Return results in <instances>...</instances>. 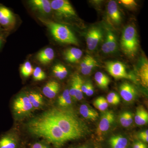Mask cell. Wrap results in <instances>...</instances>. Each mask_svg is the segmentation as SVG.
Instances as JSON below:
<instances>
[{
	"mask_svg": "<svg viewBox=\"0 0 148 148\" xmlns=\"http://www.w3.org/2000/svg\"><path fill=\"white\" fill-rule=\"evenodd\" d=\"M107 71L116 79H132V76L127 73L124 64L119 61H111L106 63Z\"/></svg>",
	"mask_w": 148,
	"mask_h": 148,
	"instance_id": "cell-7",
	"label": "cell"
},
{
	"mask_svg": "<svg viewBox=\"0 0 148 148\" xmlns=\"http://www.w3.org/2000/svg\"><path fill=\"white\" fill-rule=\"evenodd\" d=\"M34 70L32 64L28 61L25 62L21 67V73L25 77H29L32 75Z\"/></svg>",
	"mask_w": 148,
	"mask_h": 148,
	"instance_id": "cell-30",
	"label": "cell"
},
{
	"mask_svg": "<svg viewBox=\"0 0 148 148\" xmlns=\"http://www.w3.org/2000/svg\"><path fill=\"white\" fill-rule=\"evenodd\" d=\"M58 105L61 107H66L70 106L72 103V97L69 92V90L66 89L58 98Z\"/></svg>",
	"mask_w": 148,
	"mask_h": 148,
	"instance_id": "cell-26",
	"label": "cell"
},
{
	"mask_svg": "<svg viewBox=\"0 0 148 148\" xmlns=\"http://www.w3.org/2000/svg\"><path fill=\"white\" fill-rule=\"evenodd\" d=\"M119 121L123 127H128L131 125L133 122L132 114L127 112L123 113L120 116Z\"/></svg>",
	"mask_w": 148,
	"mask_h": 148,
	"instance_id": "cell-29",
	"label": "cell"
},
{
	"mask_svg": "<svg viewBox=\"0 0 148 148\" xmlns=\"http://www.w3.org/2000/svg\"><path fill=\"white\" fill-rule=\"evenodd\" d=\"M93 105L96 109L101 112L106 110L109 106L108 103L106 98L103 96H100L96 98L93 102Z\"/></svg>",
	"mask_w": 148,
	"mask_h": 148,
	"instance_id": "cell-28",
	"label": "cell"
},
{
	"mask_svg": "<svg viewBox=\"0 0 148 148\" xmlns=\"http://www.w3.org/2000/svg\"><path fill=\"white\" fill-rule=\"evenodd\" d=\"M138 34L133 26L129 25L125 27L123 32L121 45L125 53L130 56H133L138 49Z\"/></svg>",
	"mask_w": 148,
	"mask_h": 148,
	"instance_id": "cell-4",
	"label": "cell"
},
{
	"mask_svg": "<svg viewBox=\"0 0 148 148\" xmlns=\"http://www.w3.org/2000/svg\"><path fill=\"white\" fill-rule=\"evenodd\" d=\"M83 54L81 49L75 47L68 49L64 52V57L65 60L70 63H74L79 61Z\"/></svg>",
	"mask_w": 148,
	"mask_h": 148,
	"instance_id": "cell-18",
	"label": "cell"
},
{
	"mask_svg": "<svg viewBox=\"0 0 148 148\" xmlns=\"http://www.w3.org/2000/svg\"><path fill=\"white\" fill-rule=\"evenodd\" d=\"M38 18L48 28L56 41L63 43L78 45L77 39L69 27L48 19L40 17Z\"/></svg>",
	"mask_w": 148,
	"mask_h": 148,
	"instance_id": "cell-3",
	"label": "cell"
},
{
	"mask_svg": "<svg viewBox=\"0 0 148 148\" xmlns=\"http://www.w3.org/2000/svg\"><path fill=\"white\" fill-rule=\"evenodd\" d=\"M135 123L138 125H145L147 123L148 112L144 107L140 106L137 108L135 116Z\"/></svg>",
	"mask_w": 148,
	"mask_h": 148,
	"instance_id": "cell-21",
	"label": "cell"
},
{
	"mask_svg": "<svg viewBox=\"0 0 148 148\" xmlns=\"http://www.w3.org/2000/svg\"><path fill=\"white\" fill-rule=\"evenodd\" d=\"M114 120V114L112 111H108L103 114L97 129L98 135H101L107 132L113 123Z\"/></svg>",
	"mask_w": 148,
	"mask_h": 148,
	"instance_id": "cell-12",
	"label": "cell"
},
{
	"mask_svg": "<svg viewBox=\"0 0 148 148\" xmlns=\"http://www.w3.org/2000/svg\"><path fill=\"white\" fill-rule=\"evenodd\" d=\"M123 5L129 8H133L137 6V3L134 0H121L119 1Z\"/></svg>",
	"mask_w": 148,
	"mask_h": 148,
	"instance_id": "cell-34",
	"label": "cell"
},
{
	"mask_svg": "<svg viewBox=\"0 0 148 148\" xmlns=\"http://www.w3.org/2000/svg\"><path fill=\"white\" fill-rule=\"evenodd\" d=\"M83 81L81 77L76 74L72 77L71 89L69 92L72 98L80 101L83 98L82 88L83 84Z\"/></svg>",
	"mask_w": 148,
	"mask_h": 148,
	"instance_id": "cell-11",
	"label": "cell"
},
{
	"mask_svg": "<svg viewBox=\"0 0 148 148\" xmlns=\"http://www.w3.org/2000/svg\"><path fill=\"white\" fill-rule=\"evenodd\" d=\"M89 83H90V82H88L86 83H84L83 84L82 88V90L83 93H84L85 94L86 92L87 91L88 86H89Z\"/></svg>",
	"mask_w": 148,
	"mask_h": 148,
	"instance_id": "cell-40",
	"label": "cell"
},
{
	"mask_svg": "<svg viewBox=\"0 0 148 148\" xmlns=\"http://www.w3.org/2000/svg\"><path fill=\"white\" fill-rule=\"evenodd\" d=\"M53 72L55 76L60 79L65 78L68 74V70L63 65L58 64L53 67Z\"/></svg>",
	"mask_w": 148,
	"mask_h": 148,
	"instance_id": "cell-27",
	"label": "cell"
},
{
	"mask_svg": "<svg viewBox=\"0 0 148 148\" xmlns=\"http://www.w3.org/2000/svg\"><path fill=\"white\" fill-rule=\"evenodd\" d=\"M16 18L13 12L4 6L0 5V24L5 29H10L14 27Z\"/></svg>",
	"mask_w": 148,
	"mask_h": 148,
	"instance_id": "cell-9",
	"label": "cell"
},
{
	"mask_svg": "<svg viewBox=\"0 0 148 148\" xmlns=\"http://www.w3.org/2000/svg\"><path fill=\"white\" fill-rule=\"evenodd\" d=\"M117 49L116 37L112 31L107 30L106 39L101 47L102 51L105 53H114Z\"/></svg>",
	"mask_w": 148,
	"mask_h": 148,
	"instance_id": "cell-10",
	"label": "cell"
},
{
	"mask_svg": "<svg viewBox=\"0 0 148 148\" xmlns=\"http://www.w3.org/2000/svg\"><path fill=\"white\" fill-rule=\"evenodd\" d=\"M60 88L59 84L55 81L49 82L44 86L42 92L46 97L49 98H54L58 93Z\"/></svg>",
	"mask_w": 148,
	"mask_h": 148,
	"instance_id": "cell-17",
	"label": "cell"
},
{
	"mask_svg": "<svg viewBox=\"0 0 148 148\" xmlns=\"http://www.w3.org/2000/svg\"><path fill=\"white\" fill-rule=\"evenodd\" d=\"M79 113L84 118L92 121H95L99 117V114L97 111L85 104L80 107Z\"/></svg>",
	"mask_w": 148,
	"mask_h": 148,
	"instance_id": "cell-19",
	"label": "cell"
},
{
	"mask_svg": "<svg viewBox=\"0 0 148 148\" xmlns=\"http://www.w3.org/2000/svg\"><path fill=\"white\" fill-rule=\"evenodd\" d=\"M133 148H147L145 144L141 142H137L134 144Z\"/></svg>",
	"mask_w": 148,
	"mask_h": 148,
	"instance_id": "cell-39",
	"label": "cell"
},
{
	"mask_svg": "<svg viewBox=\"0 0 148 148\" xmlns=\"http://www.w3.org/2000/svg\"><path fill=\"white\" fill-rule=\"evenodd\" d=\"M94 59H95L94 58L90 55L86 56L81 62L80 65L81 69L84 68L86 66H87L88 64H90V62H92Z\"/></svg>",
	"mask_w": 148,
	"mask_h": 148,
	"instance_id": "cell-35",
	"label": "cell"
},
{
	"mask_svg": "<svg viewBox=\"0 0 148 148\" xmlns=\"http://www.w3.org/2000/svg\"><path fill=\"white\" fill-rule=\"evenodd\" d=\"M35 80L40 81L45 79L46 75L45 72L39 67H37L34 69L33 74Z\"/></svg>",
	"mask_w": 148,
	"mask_h": 148,
	"instance_id": "cell-32",
	"label": "cell"
},
{
	"mask_svg": "<svg viewBox=\"0 0 148 148\" xmlns=\"http://www.w3.org/2000/svg\"><path fill=\"white\" fill-rule=\"evenodd\" d=\"M32 148H49L46 145L42 143H36L32 146Z\"/></svg>",
	"mask_w": 148,
	"mask_h": 148,
	"instance_id": "cell-38",
	"label": "cell"
},
{
	"mask_svg": "<svg viewBox=\"0 0 148 148\" xmlns=\"http://www.w3.org/2000/svg\"><path fill=\"white\" fill-rule=\"evenodd\" d=\"M108 14L113 23L118 24L121 21V15L118 5L114 1L109 2L108 5Z\"/></svg>",
	"mask_w": 148,
	"mask_h": 148,
	"instance_id": "cell-15",
	"label": "cell"
},
{
	"mask_svg": "<svg viewBox=\"0 0 148 148\" xmlns=\"http://www.w3.org/2000/svg\"><path fill=\"white\" fill-rule=\"evenodd\" d=\"M119 91L122 98L127 102L133 101L137 94L135 88L128 82L122 84L119 87Z\"/></svg>",
	"mask_w": 148,
	"mask_h": 148,
	"instance_id": "cell-13",
	"label": "cell"
},
{
	"mask_svg": "<svg viewBox=\"0 0 148 148\" xmlns=\"http://www.w3.org/2000/svg\"><path fill=\"white\" fill-rule=\"evenodd\" d=\"M107 100L108 104L111 105H117L120 102L119 95L115 92H110L107 96Z\"/></svg>",
	"mask_w": 148,
	"mask_h": 148,
	"instance_id": "cell-31",
	"label": "cell"
},
{
	"mask_svg": "<svg viewBox=\"0 0 148 148\" xmlns=\"http://www.w3.org/2000/svg\"><path fill=\"white\" fill-rule=\"evenodd\" d=\"M3 43V40L2 37H0V49Z\"/></svg>",
	"mask_w": 148,
	"mask_h": 148,
	"instance_id": "cell-41",
	"label": "cell"
},
{
	"mask_svg": "<svg viewBox=\"0 0 148 148\" xmlns=\"http://www.w3.org/2000/svg\"><path fill=\"white\" fill-rule=\"evenodd\" d=\"M138 73L142 85L147 88L148 86V64L147 61L143 62L141 65Z\"/></svg>",
	"mask_w": 148,
	"mask_h": 148,
	"instance_id": "cell-23",
	"label": "cell"
},
{
	"mask_svg": "<svg viewBox=\"0 0 148 148\" xmlns=\"http://www.w3.org/2000/svg\"><path fill=\"white\" fill-rule=\"evenodd\" d=\"M79 148H86L85 147H79Z\"/></svg>",
	"mask_w": 148,
	"mask_h": 148,
	"instance_id": "cell-43",
	"label": "cell"
},
{
	"mask_svg": "<svg viewBox=\"0 0 148 148\" xmlns=\"http://www.w3.org/2000/svg\"><path fill=\"white\" fill-rule=\"evenodd\" d=\"M2 29L1 28V27H0V34L2 33ZM0 37H1L0 36Z\"/></svg>",
	"mask_w": 148,
	"mask_h": 148,
	"instance_id": "cell-42",
	"label": "cell"
},
{
	"mask_svg": "<svg viewBox=\"0 0 148 148\" xmlns=\"http://www.w3.org/2000/svg\"><path fill=\"white\" fill-rule=\"evenodd\" d=\"M12 109L17 116H22L30 113L34 108L30 103L27 94L21 93L14 99Z\"/></svg>",
	"mask_w": 148,
	"mask_h": 148,
	"instance_id": "cell-6",
	"label": "cell"
},
{
	"mask_svg": "<svg viewBox=\"0 0 148 148\" xmlns=\"http://www.w3.org/2000/svg\"><path fill=\"white\" fill-rule=\"evenodd\" d=\"M54 51L50 47L40 51L37 54L36 58L38 61L43 65L49 64L54 58Z\"/></svg>",
	"mask_w": 148,
	"mask_h": 148,
	"instance_id": "cell-16",
	"label": "cell"
},
{
	"mask_svg": "<svg viewBox=\"0 0 148 148\" xmlns=\"http://www.w3.org/2000/svg\"><path fill=\"white\" fill-rule=\"evenodd\" d=\"M95 80L98 86L103 89L107 88L110 82V78L101 72H97L95 74Z\"/></svg>",
	"mask_w": 148,
	"mask_h": 148,
	"instance_id": "cell-25",
	"label": "cell"
},
{
	"mask_svg": "<svg viewBox=\"0 0 148 148\" xmlns=\"http://www.w3.org/2000/svg\"><path fill=\"white\" fill-rule=\"evenodd\" d=\"M139 137L141 140H143L144 142L148 143V131L147 130H146L145 131L140 132L139 134Z\"/></svg>",
	"mask_w": 148,
	"mask_h": 148,
	"instance_id": "cell-36",
	"label": "cell"
},
{
	"mask_svg": "<svg viewBox=\"0 0 148 148\" xmlns=\"http://www.w3.org/2000/svg\"><path fill=\"white\" fill-rule=\"evenodd\" d=\"M29 3L32 8L42 14H49L52 10L51 1L48 0H31Z\"/></svg>",
	"mask_w": 148,
	"mask_h": 148,
	"instance_id": "cell-14",
	"label": "cell"
},
{
	"mask_svg": "<svg viewBox=\"0 0 148 148\" xmlns=\"http://www.w3.org/2000/svg\"><path fill=\"white\" fill-rule=\"evenodd\" d=\"M46 119L53 122L63 131L70 140L83 137L86 134V127L73 112L54 108L41 115Z\"/></svg>",
	"mask_w": 148,
	"mask_h": 148,
	"instance_id": "cell-1",
	"label": "cell"
},
{
	"mask_svg": "<svg viewBox=\"0 0 148 148\" xmlns=\"http://www.w3.org/2000/svg\"><path fill=\"white\" fill-rule=\"evenodd\" d=\"M97 66H98V63L96 60L94 59L84 68L81 69L82 73L84 75H88L92 71V69Z\"/></svg>",
	"mask_w": 148,
	"mask_h": 148,
	"instance_id": "cell-33",
	"label": "cell"
},
{
	"mask_svg": "<svg viewBox=\"0 0 148 148\" xmlns=\"http://www.w3.org/2000/svg\"><path fill=\"white\" fill-rule=\"evenodd\" d=\"M17 141L13 135L5 134L0 137V148H16Z\"/></svg>",
	"mask_w": 148,
	"mask_h": 148,
	"instance_id": "cell-20",
	"label": "cell"
},
{
	"mask_svg": "<svg viewBox=\"0 0 148 148\" xmlns=\"http://www.w3.org/2000/svg\"><path fill=\"white\" fill-rule=\"evenodd\" d=\"M28 128L32 134L44 138L56 145H61L70 140L55 123L41 115L29 122Z\"/></svg>",
	"mask_w": 148,
	"mask_h": 148,
	"instance_id": "cell-2",
	"label": "cell"
},
{
	"mask_svg": "<svg viewBox=\"0 0 148 148\" xmlns=\"http://www.w3.org/2000/svg\"><path fill=\"white\" fill-rule=\"evenodd\" d=\"M94 93V87L92 84L90 82L89 83V86L86 92V95L88 96H90L93 95Z\"/></svg>",
	"mask_w": 148,
	"mask_h": 148,
	"instance_id": "cell-37",
	"label": "cell"
},
{
	"mask_svg": "<svg viewBox=\"0 0 148 148\" xmlns=\"http://www.w3.org/2000/svg\"><path fill=\"white\" fill-rule=\"evenodd\" d=\"M51 5L57 16L65 18L76 16L75 11L67 0H53L51 1Z\"/></svg>",
	"mask_w": 148,
	"mask_h": 148,
	"instance_id": "cell-5",
	"label": "cell"
},
{
	"mask_svg": "<svg viewBox=\"0 0 148 148\" xmlns=\"http://www.w3.org/2000/svg\"><path fill=\"white\" fill-rule=\"evenodd\" d=\"M103 38V31L100 28L94 27L89 29L86 36V43L88 49L94 50Z\"/></svg>",
	"mask_w": 148,
	"mask_h": 148,
	"instance_id": "cell-8",
	"label": "cell"
},
{
	"mask_svg": "<svg viewBox=\"0 0 148 148\" xmlns=\"http://www.w3.org/2000/svg\"><path fill=\"white\" fill-rule=\"evenodd\" d=\"M127 143V139L121 135L112 136L109 140L111 148H125Z\"/></svg>",
	"mask_w": 148,
	"mask_h": 148,
	"instance_id": "cell-22",
	"label": "cell"
},
{
	"mask_svg": "<svg viewBox=\"0 0 148 148\" xmlns=\"http://www.w3.org/2000/svg\"><path fill=\"white\" fill-rule=\"evenodd\" d=\"M34 108H39L43 105L42 96L36 92H30L27 94Z\"/></svg>",
	"mask_w": 148,
	"mask_h": 148,
	"instance_id": "cell-24",
	"label": "cell"
}]
</instances>
